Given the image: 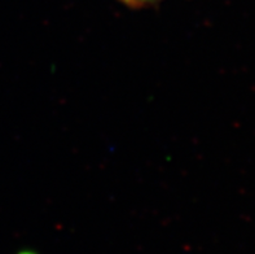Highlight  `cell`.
I'll return each mask as SVG.
<instances>
[{"instance_id": "cell-1", "label": "cell", "mask_w": 255, "mask_h": 254, "mask_svg": "<svg viewBox=\"0 0 255 254\" xmlns=\"http://www.w3.org/2000/svg\"><path fill=\"white\" fill-rule=\"evenodd\" d=\"M122 4H125L128 8L133 9H140V8H148V6H154L157 4L162 3L163 0H118Z\"/></svg>"}]
</instances>
